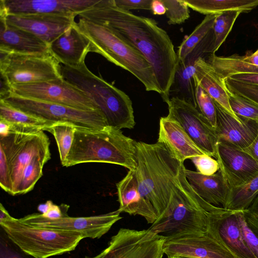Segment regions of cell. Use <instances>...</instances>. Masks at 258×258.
<instances>
[{
	"label": "cell",
	"instance_id": "cell-48",
	"mask_svg": "<svg viewBox=\"0 0 258 258\" xmlns=\"http://www.w3.org/2000/svg\"><path fill=\"white\" fill-rule=\"evenodd\" d=\"M243 150L258 161V134L252 143Z\"/></svg>",
	"mask_w": 258,
	"mask_h": 258
},
{
	"label": "cell",
	"instance_id": "cell-17",
	"mask_svg": "<svg viewBox=\"0 0 258 258\" xmlns=\"http://www.w3.org/2000/svg\"><path fill=\"white\" fill-rule=\"evenodd\" d=\"M216 159L230 188L258 174V161L243 150L218 142Z\"/></svg>",
	"mask_w": 258,
	"mask_h": 258
},
{
	"label": "cell",
	"instance_id": "cell-20",
	"mask_svg": "<svg viewBox=\"0 0 258 258\" xmlns=\"http://www.w3.org/2000/svg\"><path fill=\"white\" fill-rule=\"evenodd\" d=\"M163 252L167 256L180 255L191 258H235L220 242L208 234L165 240Z\"/></svg>",
	"mask_w": 258,
	"mask_h": 258
},
{
	"label": "cell",
	"instance_id": "cell-16",
	"mask_svg": "<svg viewBox=\"0 0 258 258\" xmlns=\"http://www.w3.org/2000/svg\"><path fill=\"white\" fill-rule=\"evenodd\" d=\"M99 0H1L0 13L6 15H51L75 17Z\"/></svg>",
	"mask_w": 258,
	"mask_h": 258
},
{
	"label": "cell",
	"instance_id": "cell-40",
	"mask_svg": "<svg viewBox=\"0 0 258 258\" xmlns=\"http://www.w3.org/2000/svg\"><path fill=\"white\" fill-rule=\"evenodd\" d=\"M223 80L228 91L258 106V85L239 82L228 77Z\"/></svg>",
	"mask_w": 258,
	"mask_h": 258
},
{
	"label": "cell",
	"instance_id": "cell-14",
	"mask_svg": "<svg viewBox=\"0 0 258 258\" xmlns=\"http://www.w3.org/2000/svg\"><path fill=\"white\" fill-rule=\"evenodd\" d=\"M118 209L106 214L89 217H70L49 219L41 214L28 215L20 220L33 226L60 231L79 233L85 238H99L106 234L117 221L121 219Z\"/></svg>",
	"mask_w": 258,
	"mask_h": 258
},
{
	"label": "cell",
	"instance_id": "cell-3",
	"mask_svg": "<svg viewBox=\"0 0 258 258\" xmlns=\"http://www.w3.org/2000/svg\"><path fill=\"white\" fill-rule=\"evenodd\" d=\"M136 142L121 130L110 126L101 130L76 127L71 150L61 165L70 167L85 163H105L137 167Z\"/></svg>",
	"mask_w": 258,
	"mask_h": 258
},
{
	"label": "cell",
	"instance_id": "cell-15",
	"mask_svg": "<svg viewBox=\"0 0 258 258\" xmlns=\"http://www.w3.org/2000/svg\"><path fill=\"white\" fill-rule=\"evenodd\" d=\"M206 214L210 236L220 242L235 258H256L243 239L238 211L213 206Z\"/></svg>",
	"mask_w": 258,
	"mask_h": 258
},
{
	"label": "cell",
	"instance_id": "cell-36",
	"mask_svg": "<svg viewBox=\"0 0 258 258\" xmlns=\"http://www.w3.org/2000/svg\"><path fill=\"white\" fill-rule=\"evenodd\" d=\"M76 127L74 124L69 122H58L52 124L44 130L54 136L61 163L64 162L71 150Z\"/></svg>",
	"mask_w": 258,
	"mask_h": 258
},
{
	"label": "cell",
	"instance_id": "cell-46",
	"mask_svg": "<svg viewBox=\"0 0 258 258\" xmlns=\"http://www.w3.org/2000/svg\"><path fill=\"white\" fill-rule=\"evenodd\" d=\"M0 258H25L5 241L1 242Z\"/></svg>",
	"mask_w": 258,
	"mask_h": 258
},
{
	"label": "cell",
	"instance_id": "cell-9",
	"mask_svg": "<svg viewBox=\"0 0 258 258\" xmlns=\"http://www.w3.org/2000/svg\"><path fill=\"white\" fill-rule=\"evenodd\" d=\"M59 64L51 54H21L0 50L1 77L11 88L61 78Z\"/></svg>",
	"mask_w": 258,
	"mask_h": 258
},
{
	"label": "cell",
	"instance_id": "cell-35",
	"mask_svg": "<svg viewBox=\"0 0 258 258\" xmlns=\"http://www.w3.org/2000/svg\"><path fill=\"white\" fill-rule=\"evenodd\" d=\"M238 217L245 242L255 257L258 258V216L246 209L238 211Z\"/></svg>",
	"mask_w": 258,
	"mask_h": 258
},
{
	"label": "cell",
	"instance_id": "cell-52",
	"mask_svg": "<svg viewBox=\"0 0 258 258\" xmlns=\"http://www.w3.org/2000/svg\"><path fill=\"white\" fill-rule=\"evenodd\" d=\"M168 258H191L189 257L180 256V255H173V256H169Z\"/></svg>",
	"mask_w": 258,
	"mask_h": 258
},
{
	"label": "cell",
	"instance_id": "cell-41",
	"mask_svg": "<svg viewBox=\"0 0 258 258\" xmlns=\"http://www.w3.org/2000/svg\"><path fill=\"white\" fill-rule=\"evenodd\" d=\"M197 168L198 172L205 175H211L220 169L217 160L207 155L195 156L190 159Z\"/></svg>",
	"mask_w": 258,
	"mask_h": 258
},
{
	"label": "cell",
	"instance_id": "cell-5",
	"mask_svg": "<svg viewBox=\"0 0 258 258\" xmlns=\"http://www.w3.org/2000/svg\"><path fill=\"white\" fill-rule=\"evenodd\" d=\"M91 43V52L128 71L147 91L161 92L151 64L145 56L109 27L80 18L76 22Z\"/></svg>",
	"mask_w": 258,
	"mask_h": 258
},
{
	"label": "cell",
	"instance_id": "cell-27",
	"mask_svg": "<svg viewBox=\"0 0 258 258\" xmlns=\"http://www.w3.org/2000/svg\"><path fill=\"white\" fill-rule=\"evenodd\" d=\"M195 63L196 70L194 78L197 84L226 111L238 118L230 106L228 90L223 80L204 57H200Z\"/></svg>",
	"mask_w": 258,
	"mask_h": 258
},
{
	"label": "cell",
	"instance_id": "cell-25",
	"mask_svg": "<svg viewBox=\"0 0 258 258\" xmlns=\"http://www.w3.org/2000/svg\"><path fill=\"white\" fill-rule=\"evenodd\" d=\"M0 50L21 54H50L49 45L35 35L0 18Z\"/></svg>",
	"mask_w": 258,
	"mask_h": 258
},
{
	"label": "cell",
	"instance_id": "cell-50",
	"mask_svg": "<svg viewBox=\"0 0 258 258\" xmlns=\"http://www.w3.org/2000/svg\"><path fill=\"white\" fill-rule=\"evenodd\" d=\"M53 204L51 201H47L45 203L39 205L37 208L38 211L40 212V214L43 215L49 210Z\"/></svg>",
	"mask_w": 258,
	"mask_h": 258
},
{
	"label": "cell",
	"instance_id": "cell-4",
	"mask_svg": "<svg viewBox=\"0 0 258 258\" xmlns=\"http://www.w3.org/2000/svg\"><path fill=\"white\" fill-rule=\"evenodd\" d=\"M185 168L183 163L167 210L148 228L165 240L208 234L206 212L213 205L194 190L185 177Z\"/></svg>",
	"mask_w": 258,
	"mask_h": 258
},
{
	"label": "cell",
	"instance_id": "cell-51",
	"mask_svg": "<svg viewBox=\"0 0 258 258\" xmlns=\"http://www.w3.org/2000/svg\"><path fill=\"white\" fill-rule=\"evenodd\" d=\"M247 209L258 216V195L253 200Z\"/></svg>",
	"mask_w": 258,
	"mask_h": 258
},
{
	"label": "cell",
	"instance_id": "cell-32",
	"mask_svg": "<svg viewBox=\"0 0 258 258\" xmlns=\"http://www.w3.org/2000/svg\"><path fill=\"white\" fill-rule=\"evenodd\" d=\"M241 13L239 11H229L217 14L212 28L213 35L208 50L210 54L215 53L225 41Z\"/></svg>",
	"mask_w": 258,
	"mask_h": 258
},
{
	"label": "cell",
	"instance_id": "cell-11",
	"mask_svg": "<svg viewBox=\"0 0 258 258\" xmlns=\"http://www.w3.org/2000/svg\"><path fill=\"white\" fill-rule=\"evenodd\" d=\"M165 241L148 229L121 228L111 237L106 248L87 258H162Z\"/></svg>",
	"mask_w": 258,
	"mask_h": 258
},
{
	"label": "cell",
	"instance_id": "cell-1",
	"mask_svg": "<svg viewBox=\"0 0 258 258\" xmlns=\"http://www.w3.org/2000/svg\"><path fill=\"white\" fill-rule=\"evenodd\" d=\"M80 18L107 26L142 53L152 66L164 102L168 101L177 65V54L167 32L152 18L117 7L114 0H99Z\"/></svg>",
	"mask_w": 258,
	"mask_h": 258
},
{
	"label": "cell",
	"instance_id": "cell-39",
	"mask_svg": "<svg viewBox=\"0 0 258 258\" xmlns=\"http://www.w3.org/2000/svg\"><path fill=\"white\" fill-rule=\"evenodd\" d=\"M166 9L168 24H180L189 17V7L185 0H162Z\"/></svg>",
	"mask_w": 258,
	"mask_h": 258
},
{
	"label": "cell",
	"instance_id": "cell-2",
	"mask_svg": "<svg viewBox=\"0 0 258 258\" xmlns=\"http://www.w3.org/2000/svg\"><path fill=\"white\" fill-rule=\"evenodd\" d=\"M139 190L153 207L158 218L167 210L178 182L181 163L162 144L136 142Z\"/></svg>",
	"mask_w": 258,
	"mask_h": 258
},
{
	"label": "cell",
	"instance_id": "cell-47",
	"mask_svg": "<svg viewBox=\"0 0 258 258\" xmlns=\"http://www.w3.org/2000/svg\"><path fill=\"white\" fill-rule=\"evenodd\" d=\"M151 10L155 15H162L166 14V9L162 0H152Z\"/></svg>",
	"mask_w": 258,
	"mask_h": 258
},
{
	"label": "cell",
	"instance_id": "cell-7",
	"mask_svg": "<svg viewBox=\"0 0 258 258\" xmlns=\"http://www.w3.org/2000/svg\"><path fill=\"white\" fill-rule=\"evenodd\" d=\"M0 225L7 237L33 258H48L74 250L84 236L79 233L37 227L11 216L0 204Z\"/></svg>",
	"mask_w": 258,
	"mask_h": 258
},
{
	"label": "cell",
	"instance_id": "cell-12",
	"mask_svg": "<svg viewBox=\"0 0 258 258\" xmlns=\"http://www.w3.org/2000/svg\"><path fill=\"white\" fill-rule=\"evenodd\" d=\"M11 93L25 98L83 110L99 109L87 94L62 77L45 82L14 86L11 88Z\"/></svg>",
	"mask_w": 258,
	"mask_h": 258
},
{
	"label": "cell",
	"instance_id": "cell-19",
	"mask_svg": "<svg viewBox=\"0 0 258 258\" xmlns=\"http://www.w3.org/2000/svg\"><path fill=\"white\" fill-rule=\"evenodd\" d=\"M214 102L217 110L215 131L218 142L242 150L248 147L258 134V121L239 116L235 117Z\"/></svg>",
	"mask_w": 258,
	"mask_h": 258
},
{
	"label": "cell",
	"instance_id": "cell-43",
	"mask_svg": "<svg viewBox=\"0 0 258 258\" xmlns=\"http://www.w3.org/2000/svg\"><path fill=\"white\" fill-rule=\"evenodd\" d=\"M152 0H114L115 5L125 11L132 10H151Z\"/></svg>",
	"mask_w": 258,
	"mask_h": 258
},
{
	"label": "cell",
	"instance_id": "cell-28",
	"mask_svg": "<svg viewBox=\"0 0 258 258\" xmlns=\"http://www.w3.org/2000/svg\"><path fill=\"white\" fill-rule=\"evenodd\" d=\"M0 119L9 124L10 133L34 134L51 124L46 121L17 109L0 100Z\"/></svg>",
	"mask_w": 258,
	"mask_h": 258
},
{
	"label": "cell",
	"instance_id": "cell-23",
	"mask_svg": "<svg viewBox=\"0 0 258 258\" xmlns=\"http://www.w3.org/2000/svg\"><path fill=\"white\" fill-rule=\"evenodd\" d=\"M157 142L163 144L172 156L181 163L186 159L206 154L178 122L167 116L160 119Z\"/></svg>",
	"mask_w": 258,
	"mask_h": 258
},
{
	"label": "cell",
	"instance_id": "cell-44",
	"mask_svg": "<svg viewBox=\"0 0 258 258\" xmlns=\"http://www.w3.org/2000/svg\"><path fill=\"white\" fill-rule=\"evenodd\" d=\"M69 206L66 204L60 206L53 204L49 210L44 214L41 215L47 219H57L67 216V212Z\"/></svg>",
	"mask_w": 258,
	"mask_h": 258
},
{
	"label": "cell",
	"instance_id": "cell-22",
	"mask_svg": "<svg viewBox=\"0 0 258 258\" xmlns=\"http://www.w3.org/2000/svg\"><path fill=\"white\" fill-rule=\"evenodd\" d=\"M50 54L64 66L76 67L85 63L91 43L76 22L49 45Z\"/></svg>",
	"mask_w": 258,
	"mask_h": 258
},
{
	"label": "cell",
	"instance_id": "cell-26",
	"mask_svg": "<svg viewBox=\"0 0 258 258\" xmlns=\"http://www.w3.org/2000/svg\"><path fill=\"white\" fill-rule=\"evenodd\" d=\"M184 173L187 181L200 197L210 204L224 207L231 188L220 169L211 175L185 168Z\"/></svg>",
	"mask_w": 258,
	"mask_h": 258
},
{
	"label": "cell",
	"instance_id": "cell-42",
	"mask_svg": "<svg viewBox=\"0 0 258 258\" xmlns=\"http://www.w3.org/2000/svg\"><path fill=\"white\" fill-rule=\"evenodd\" d=\"M0 185L5 191L12 194L10 168L5 153L2 149H0Z\"/></svg>",
	"mask_w": 258,
	"mask_h": 258
},
{
	"label": "cell",
	"instance_id": "cell-13",
	"mask_svg": "<svg viewBox=\"0 0 258 258\" xmlns=\"http://www.w3.org/2000/svg\"><path fill=\"white\" fill-rule=\"evenodd\" d=\"M168 117L176 120L191 140L207 155L216 158L218 139L215 130L191 103L176 97L166 102Z\"/></svg>",
	"mask_w": 258,
	"mask_h": 258
},
{
	"label": "cell",
	"instance_id": "cell-31",
	"mask_svg": "<svg viewBox=\"0 0 258 258\" xmlns=\"http://www.w3.org/2000/svg\"><path fill=\"white\" fill-rule=\"evenodd\" d=\"M258 195V174L246 183L232 187L224 208L242 211L247 209Z\"/></svg>",
	"mask_w": 258,
	"mask_h": 258
},
{
	"label": "cell",
	"instance_id": "cell-29",
	"mask_svg": "<svg viewBox=\"0 0 258 258\" xmlns=\"http://www.w3.org/2000/svg\"><path fill=\"white\" fill-rule=\"evenodd\" d=\"M188 7L201 14L217 15L229 11L248 13L258 6V0H185Z\"/></svg>",
	"mask_w": 258,
	"mask_h": 258
},
{
	"label": "cell",
	"instance_id": "cell-18",
	"mask_svg": "<svg viewBox=\"0 0 258 258\" xmlns=\"http://www.w3.org/2000/svg\"><path fill=\"white\" fill-rule=\"evenodd\" d=\"M0 18L9 24L35 35L49 45L76 22L75 17L51 15H6Z\"/></svg>",
	"mask_w": 258,
	"mask_h": 258
},
{
	"label": "cell",
	"instance_id": "cell-49",
	"mask_svg": "<svg viewBox=\"0 0 258 258\" xmlns=\"http://www.w3.org/2000/svg\"><path fill=\"white\" fill-rule=\"evenodd\" d=\"M241 58L247 63L258 66V49L249 55L241 56Z\"/></svg>",
	"mask_w": 258,
	"mask_h": 258
},
{
	"label": "cell",
	"instance_id": "cell-33",
	"mask_svg": "<svg viewBox=\"0 0 258 258\" xmlns=\"http://www.w3.org/2000/svg\"><path fill=\"white\" fill-rule=\"evenodd\" d=\"M217 15H206L193 32L184 38L176 53L177 59H183L208 35L212 30Z\"/></svg>",
	"mask_w": 258,
	"mask_h": 258
},
{
	"label": "cell",
	"instance_id": "cell-24",
	"mask_svg": "<svg viewBox=\"0 0 258 258\" xmlns=\"http://www.w3.org/2000/svg\"><path fill=\"white\" fill-rule=\"evenodd\" d=\"M116 186L121 212L140 215L151 224L158 219L153 207L140 192L134 170H129Z\"/></svg>",
	"mask_w": 258,
	"mask_h": 258
},
{
	"label": "cell",
	"instance_id": "cell-8",
	"mask_svg": "<svg viewBox=\"0 0 258 258\" xmlns=\"http://www.w3.org/2000/svg\"><path fill=\"white\" fill-rule=\"evenodd\" d=\"M0 100L50 124L69 122L76 127L101 130L109 126L100 109L83 110L59 104L21 97L10 93Z\"/></svg>",
	"mask_w": 258,
	"mask_h": 258
},
{
	"label": "cell",
	"instance_id": "cell-37",
	"mask_svg": "<svg viewBox=\"0 0 258 258\" xmlns=\"http://www.w3.org/2000/svg\"><path fill=\"white\" fill-rule=\"evenodd\" d=\"M228 94L230 106L236 116L258 121L257 105L228 90Z\"/></svg>",
	"mask_w": 258,
	"mask_h": 258
},
{
	"label": "cell",
	"instance_id": "cell-38",
	"mask_svg": "<svg viewBox=\"0 0 258 258\" xmlns=\"http://www.w3.org/2000/svg\"><path fill=\"white\" fill-rule=\"evenodd\" d=\"M197 108L215 130L217 125V110L212 98L199 85L196 87Z\"/></svg>",
	"mask_w": 258,
	"mask_h": 258
},
{
	"label": "cell",
	"instance_id": "cell-34",
	"mask_svg": "<svg viewBox=\"0 0 258 258\" xmlns=\"http://www.w3.org/2000/svg\"><path fill=\"white\" fill-rule=\"evenodd\" d=\"M48 160L41 156L33 157L22 172L16 195L27 193L33 189L42 176L43 167Z\"/></svg>",
	"mask_w": 258,
	"mask_h": 258
},
{
	"label": "cell",
	"instance_id": "cell-6",
	"mask_svg": "<svg viewBox=\"0 0 258 258\" xmlns=\"http://www.w3.org/2000/svg\"><path fill=\"white\" fill-rule=\"evenodd\" d=\"M62 77L87 94L104 115L109 126L132 129L136 122L132 102L124 92L94 74L85 62L71 67L60 64Z\"/></svg>",
	"mask_w": 258,
	"mask_h": 258
},
{
	"label": "cell",
	"instance_id": "cell-45",
	"mask_svg": "<svg viewBox=\"0 0 258 258\" xmlns=\"http://www.w3.org/2000/svg\"><path fill=\"white\" fill-rule=\"evenodd\" d=\"M228 78L239 82L258 85V74H236L229 76Z\"/></svg>",
	"mask_w": 258,
	"mask_h": 258
},
{
	"label": "cell",
	"instance_id": "cell-10",
	"mask_svg": "<svg viewBox=\"0 0 258 258\" xmlns=\"http://www.w3.org/2000/svg\"><path fill=\"white\" fill-rule=\"evenodd\" d=\"M49 145L43 131L34 134L10 133L0 137V149L5 153L10 168L12 196L16 195L24 168L34 156L50 159Z\"/></svg>",
	"mask_w": 258,
	"mask_h": 258
},
{
	"label": "cell",
	"instance_id": "cell-21",
	"mask_svg": "<svg viewBox=\"0 0 258 258\" xmlns=\"http://www.w3.org/2000/svg\"><path fill=\"white\" fill-rule=\"evenodd\" d=\"M208 35L183 59H177L174 78L169 91L170 98L176 97L185 100L196 108L195 63L200 57H204V54L209 53L211 43H208Z\"/></svg>",
	"mask_w": 258,
	"mask_h": 258
},
{
	"label": "cell",
	"instance_id": "cell-30",
	"mask_svg": "<svg viewBox=\"0 0 258 258\" xmlns=\"http://www.w3.org/2000/svg\"><path fill=\"white\" fill-rule=\"evenodd\" d=\"M206 60L222 79L236 74H258V66L247 63L237 54L218 56L211 53Z\"/></svg>",
	"mask_w": 258,
	"mask_h": 258
}]
</instances>
